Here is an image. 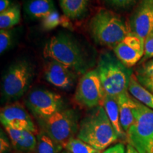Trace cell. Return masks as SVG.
<instances>
[{"label":"cell","mask_w":153,"mask_h":153,"mask_svg":"<svg viewBox=\"0 0 153 153\" xmlns=\"http://www.w3.org/2000/svg\"><path fill=\"white\" fill-rule=\"evenodd\" d=\"M11 0H0V13L8 9L11 6Z\"/></svg>","instance_id":"1f68e13d"},{"label":"cell","mask_w":153,"mask_h":153,"mask_svg":"<svg viewBox=\"0 0 153 153\" xmlns=\"http://www.w3.org/2000/svg\"><path fill=\"white\" fill-rule=\"evenodd\" d=\"M13 41V33L9 29L0 30V53H4L11 46Z\"/></svg>","instance_id":"cb8c5ba5"},{"label":"cell","mask_w":153,"mask_h":153,"mask_svg":"<svg viewBox=\"0 0 153 153\" xmlns=\"http://www.w3.org/2000/svg\"><path fill=\"white\" fill-rule=\"evenodd\" d=\"M10 150V144L9 139L7 138L5 134L1 131V136H0V153H6Z\"/></svg>","instance_id":"f1b7e54d"},{"label":"cell","mask_w":153,"mask_h":153,"mask_svg":"<svg viewBox=\"0 0 153 153\" xmlns=\"http://www.w3.org/2000/svg\"><path fill=\"white\" fill-rule=\"evenodd\" d=\"M43 132L47 134L57 145L59 150L65 148L79 130L78 115L73 109L59 111L50 117L38 120Z\"/></svg>","instance_id":"8992f818"},{"label":"cell","mask_w":153,"mask_h":153,"mask_svg":"<svg viewBox=\"0 0 153 153\" xmlns=\"http://www.w3.org/2000/svg\"><path fill=\"white\" fill-rule=\"evenodd\" d=\"M137 74L143 75H153V58L143 63L142 67L137 70Z\"/></svg>","instance_id":"83f0119b"},{"label":"cell","mask_w":153,"mask_h":153,"mask_svg":"<svg viewBox=\"0 0 153 153\" xmlns=\"http://www.w3.org/2000/svg\"><path fill=\"white\" fill-rule=\"evenodd\" d=\"M33 76V68L28 60H20L11 65L1 82L4 100L11 101L20 99L27 91Z\"/></svg>","instance_id":"52a82bcc"},{"label":"cell","mask_w":153,"mask_h":153,"mask_svg":"<svg viewBox=\"0 0 153 153\" xmlns=\"http://www.w3.org/2000/svg\"><path fill=\"white\" fill-rule=\"evenodd\" d=\"M128 91L137 101L153 110V94L139 83L136 76H131Z\"/></svg>","instance_id":"ac0fdd59"},{"label":"cell","mask_w":153,"mask_h":153,"mask_svg":"<svg viewBox=\"0 0 153 153\" xmlns=\"http://www.w3.org/2000/svg\"><path fill=\"white\" fill-rule=\"evenodd\" d=\"M126 153H139L137 151L133 148L132 145L128 144L127 145V148H126Z\"/></svg>","instance_id":"d6a6232c"},{"label":"cell","mask_w":153,"mask_h":153,"mask_svg":"<svg viewBox=\"0 0 153 153\" xmlns=\"http://www.w3.org/2000/svg\"><path fill=\"white\" fill-rule=\"evenodd\" d=\"M144 51V55L142 60L143 62L153 57V31L145 39Z\"/></svg>","instance_id":"d4e9b609"},{"label":"cell","mask_w":153,"mask_h":153,"mask_svg":"<svg viewBox=\"0 0 153 153\" xmlns=\"http://www.w3.org/2000/svg\"><path fill=\"white\" fill-rule=\"evenodd\" d=\"M136 79L141 85L153 94V75H143L137 74Z\"/></svg>","instance_id":"484cf974"},{"label":"cell","mask_w":153,"mask_h":153,"mask_svg":"<svg viewBox=\"0 0 153 153\" xmlns=\"http://www.w3.org/2000/svg\"><path fill=\"white\" fill-rule=\"evenodd\" d=\"M0 120L4 128L37 133V129L31 117L24 107L19 103H13L1 108Z\"/></svg>","instance_id":"30bf717a"},{"label":"cell","mask_w":153,"mask_h":153,"mask_svg":"<svg viewBox=\"0 0 153 153\" xmlns=\"http://www.w3.org/2000/svg\"><path fill=\"white\" fill-rule=\"evenodd\" d=\"M61 153H71V152H69V151L66 150V151H63V152H62Z\"/></svg>","instance_id":"836d02e7"},{"label":"cell","mask_w":153,"mask_h":153,"mask_svg":"<svg viewBox=\"0 0 153 153\" xmlns=\"http://www.w3.org/2000/svg\"><path fill=\"white\" fill-rule=\"evenodd\" d=\"M44 75L51 85L69 90L74 85L78 74L56 60L48 59L44 67Z\"/></svg>","instance_id":"4fadbf2b"},{"label":"cell","mask_w":153,"mask_h":153,"mask_svg":"<svg viewBox=\"0 0 153 153\" xmlns=\"http://www.w3.org/2000/svg\"><path fill=\"white\" fill-rule=\"evenodd\" d=\"M43 54L45 58L56 60L77 74L87 72L85 55L79 44L68 34L60 33L53 36L44 45Z\"/></svg>","instance_id":"7a4b0ae2"},{"label":"cell","mask_w":153,"mask_h":153,"mask_svg":"<svg viewBox=\"0 0 153 153\" xmlns=\"http://www.w3.org/2000/svg\"><path fill=\"white\" fill-rule=\"evenodd\" d=\"M134 123L126 133L128 141L139 153H153V110L136 100Z\"/></svg>","instance_id":"5b68a950"},{"label":"cell","mask_w":153,"mask_h":153,"mask_svg":"<svg viewBox=\"0 0 153 153\" xmlns=\"http://www.w3.org/2000/svg\"><path fill=\"white\" fill-rule=\"evenodd\" d=\"M65 16L72 19L84 16L87 10L89 0H59Z\"/></svg>","instance_id":"d6986e66"},{"label":"cell","mask_w":153,"mask_h":153,"mask_svg":"<svg viewBox=\"0 0 153 153\" xmlns=\"http://www.w3.org/2000/svg\"><path fill=\"white\" fill-rule=\"evenodd\" d=\"M76 137L98 151L104 150L118 138L103 106L94 108L81 120Z\"/></svg>","instance_id":"6da1fadb"},{"label":"cell","mask_w":153,"mask_h":153,"mask_svg":"<svg viewBox=\"0 0 153 153\" xmlns=\"http://www.w3.org/2000/svg\"><path fill=\"white\" fill-rule=\"evenodd\" d=\"M61 16L55 9L41 20V25L45 30H52L60 24Z\"/></svg>","instance_id":"603a6c76"},{"label":"cell","mask_w":153,"mask_h":153,"mask_svg":"<svg viewBox=\"0 0 153 153\" xmlns=\"http://www.w3.org/2000/svg\"><path fill=\"white\" fill-rule=\"evenodd\" d=\"M117 99L119 108L120 125L126 133L135 120L133 109L136 105V100H134L132 98L128 91L120 94L117 97Z\"/></svg>","instance_id":"5bb4252c"},{"label":"cell","mask_w":153,"mask_h":153,"mask_svg":"<svg viewBox=\"0 0 153 153\" xmlns=\"http://www.w3.org/2000/svg\"><path fill=\"white\" fill-rule=\"evenodd\" d=\"M105 92L97 69L87 71L78 82L74 98L87 108L102 106Z\"/></svg>","instance_id":"ba28073f"},{"label":"cell","mask_w":153,"mask_h":153,"mask_svg":"<svg viewBox=\"0 0 153 153\" xmlns=\"http://www.w3.org/2000/svg\"><path fill=\"white\" fill-rule=\"evenodd\" d=\"M145 41L136 34L130 32L114 48L116 57L127 68L137 64L144 55Z\"/></svg>","instance_id":"8fae6325"},{"label":"cell","mask_w":153,"mask_h":153,"mask_svg":"<svg viewBox=\"0 0 153 153\" xmlns=\"http://www.w3.org/2000/svg\"><path fill=\"white\" fill-rule=\"evenodd\" d=\"M65 149L71 153H96L98 152V150L91 145L77 137H73L70 140L67 144Z\"/></svg>","instance_id":"7402d4cb"},{"label":"cell","mask_w":153,"mask_h":153,"mask_svg":"<svg viewBox=\"0 0 153 153\" xmlns=\"http://www.w3.org/2000/svg\"><path fill=\"white\" fill-rule=\"evenodd\" d=\"M108 4L118 8H127L135 4L137 0H105Z\"/></svg>","instance_id":"4316f807"},{"label":"cell","mask_w":153,"mask_h":153,"mask_svg":"<svg viewBox=\"0 0 153 153\" xmlns=\"http://www.w3.org/2000/svg\"><path fill=\"white\" fill-rule=\"evenodd\" d=\"M96 153H101V152H100V151H98V152H97Z\"/></svg>","instance_id":"e575fe53"},{"label":"cell","mask_w":153,"mask_h":153,"mask_svg":"<svg viewBox=\"0 0 153 153\" xmlns=\"http://www.w3.org/2000/svg\"><path fill=\"white\" fill-rule=\"evenodd\" d=\"M89 32L96 43L114 48L131 30L120 17L114 12L101 10L89 22Z\"/></svg>","instance_id":"3957f363"},{"label":"cell","mask_w":153,"mask_h":153,"mask_svg":"<svg viewBox=\"0 0 153 153\" xmlns=\"http://www.w3.org/2000/svg\"><path fill=\"white\" fill-rule=\"evenodd\" d=\"M25 11L32 19H43L56 9L53 0H28Z\"/></svg>","instance_id":"e0dca14e"},{"label":"cell","mask_w":153,"mask_h":153,"mask_svg":"<svg viewBox=\"0 0 153 153\" xmlns=\"http://www.w3.org/2000/svg\"><path fill=\"white\" fill-rule=\"evenodd\" d=\"M28 108L38 120L45 119L63 109V99L58 94L43 89L30 91L26 99Z\"/></svg>","instance_id":"9c48e42d"},{"label":"cell","mask_w":153,"mask_h":153,"mask_svg":"<svg viewBox=\"0 0 153 153\" xmlns=\"http://www.w3.org/2000/svg\"><path fill=\"white\" fill-rule=\"evenodd\" d=\"M126 148L123 143H118V144L111 147L104 151L103 153H126Z\"/></svg>","instance_id":"f546056e"},{"label":"cell","mask_w":153,"mask_h":153,"mask_svg":"<svg viewBox=\"0 0 153 153\" xmlns=\"http://www.w3.org/2000/svg\"><path fill=\"white\" fill-rule=\"evenodd\" d=\"M21 19L20 8L18 5H13L8 9L0 13V28L9 29L18 24Z\"/></svg>","instance_id":"ffe728a7"},{"label":"cell","mask_w":153,"mask_h":153,"mask_svg":"<svg viewBox=\"0 0 153 153\" xmlns=\"http://www.w3.org/2000/svg\"><path fill=\"white\" fill-rule=\"evenodd\" d=\"M97 70L106 94L118 97L128 91L131 72L116 55L108 52L101 54Z\"/></svg>","instance_id":"277c9868"},{"label":"cell","mask_w":153,"mask_h":153,"mask_svg":"<svg viewBox=\"0 0 153 153\" xmlns=\"http://www.w3.org/2000/svg\"><path fill=\"white\" fill-rule=\"evenodd\" d=\"M11 143L16 149L22 151H33L37 147V140L34 134L28 131H20L5 128Z\"/></svg>","instance_id":"9a60e30c"},{"label":"cell","mask_w":153,"mask_h":153,"mask_svg":"<svg viewBox=\"0 0 153 153\" xmlns=\"http://www.w3.org/2000/svg\"><path fill=\"white\" fill-rule=\"evenodd\" d=\"M70 18H68V16H61L60 19V25L63 27L69 28V29H71L72 28V24L70 21Z\"/></svg>","instance_id":"4dcf8cb0"},{"label":"cell","mask_w":153,"mask_h":153,"mask_svg":"<svg viewBox=\"0 0 153 153\" xmlns=\"http://www.w3.org/2000/svg\"><path fill=\"white\" fill-rule=\"evenodd\" d=\"M102 106L106 111L107 116L109 118L112 126H114L115 131L118 134V137H125L126 133L122 128L120 122L119 108H118L117 97H111L105 94Z\"/></svg>","instance_id":"2e32d148"},{"label":"cell","mask_w":153,"mask_h":153,"mask_svg":"<svg viewBox=\"0 0 153 153\" xmlns=\"http://www.w3.org/2000/svg\"><path fill=\"white\" fill-rule=\"evenodd\" d=\"M130 30L143 41L153 31V0H141L132 14Z\"/></svg>","instance_id":"7c38bea8"},{"label":"cell","mask_w":153,"mask_h":153,"mask_svg":"<svg viewBox=\"0 0 153 153\" xmlns=\"http://www.w3.org/2000/svg\"><path fill=\"white\" fill-rule=\"evenodd\" d=\"M60 150L54 141L42 131L37 137V153H57Z\"/></svg>","instance_id":"44dd1931"}]
</instances>
